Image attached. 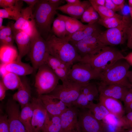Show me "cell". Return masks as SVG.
Instances as JSON below:
<instances>
[{
	"label": "cell",
	"mask_w": 132,
	"mask_h": 132,
	"mask_svg": "<svg viewBox=\"0 0 132 132\" xmlns=\"http://www.w3.org/2000/svg\"></svg>",
	"instance_id": "6125c7cd"
},
{
	"label": "cell",
	"mask_w": 132,
	"mask_h": 132,
	"mask_svg": "<svg viewBox=\"0 0 132 132\" xmlns=\"http://www.w3.org/2000/svg\"><path fill=\"white\" fill-rule=\"evenodd\" d=\"M6 64L1 63L0 64V75L2 77L9 72L7 70L6 68Z\"/></svg>",
	"instance_id": "bcb514c9"
},
{
	"label": "cell",
	"mask_w": 132,
	"mask_h": 132,
	"mask_svg": "<svg viewBox=\"0 0 132 132\" xmlns=\"http://www.w3.org/2000/svg\"><path fill=\"white\" fill-rule=\"evenodd\" d=\"M32 10L29 6L22 9L21 16L11 25L13 32L23 31L29 27L36 26Z\"/></svg>",
	"instance_id": "e0dca14e"
},
{
	"label": "cell",
	"mask_w": 132,
	"mask_h": 132,
	"mask_svg": "<svg viewBox=\"0 0 132 132\" xmlns=\"http://www.w3.org/2000/svg\"><path fill=\"white\" fill-rule=\"evenodd\" d=\"M124 58V56L119 50L111 46H106L98 53L81 58L80 61L89 64L101 72Z\"/></svg>",
	"instance_id": "277c9868"
},
{
	"label": "cell",
	"mask_w": 132,
	"mask_h": 132,
	"mask_svg": "<svg viewBox=\"0 0 132 132\" xmlns=\"http://www.w3.org/2000/svg\"><path fill=\"white\" fill-rule=\"evenodd\" d=\"M96 5L101 6H105V0H90Z\"/></svg>",
	"instance_id": "f5cc1de1"
},
{
	"label": "cell",
	"mask_w": 132,
	"mask_h": 132,
	"mask_svg": "<svg viewBox=\"0 0 132 132\" xmlns=\"http://www.w3.org/2000/svg\"><path fill=\"white\" fill-rule=\"evenodd\" d=\"M105 6L115 12L121 10L120 8L115 4L112 0H105Z\"/></svg>",
	"instance_id": "b9f144b4"
},
{
	"label": "cell",
	"mask_w": 132,
	"mask_h": 132,
	"mask_svg": "<svg viewBox=\"0 0 132 132\" xmlns=\"http://www.w3.org/2000/svg\"><path fill=\"white\" fill-rule=\"evenodd\" d=\"M3 19V18H0V29H2L4 26L2 25Z\"/></svg>",
	"instance_id": "6f0895ef"
},
{
	"label": "cell",
	"mask_w": 132,
	"mask_h": 132,
	"mask_svg": "<svg viewBox=\"0 0 132 132\" xmlns=\"http://www.w3.org/2000/svg\"><path fill=\"white\" fill-rule=\"evenodd\" d=\"M31 38L29 55L34 69V72L45 63L49 54L47 52L46 40L38 32Z\"/></svg>",
	"instance_id": "9c48e42d"
},
{
	"label": "cell",
	"mask_w": 132,
	"mask_h": 132,
	"mask_svg": "<svg viewBox=\"0 0 132 132\" xmlns=\"http://www.w3.org/2000/svg\"><path fill=\"white\" fill-rule=\"evenodd\" d=\"M2 77L1 80L7 90L18 89L21 82L19 76L11 72H8Z\"/></svg>",
	"instance_id": "1f68e13d"
},
{
	"label": "cell",
	"mask_w": 132,
	"mask_h": 132,
	"mask_svg": "<svg viewBox=\"0 0 132 132\" xmlns=\"http://www.w3.org/2000/svg\"><path fill=\"white\" fill-rule=\"evenodd\" d=\"M100 72L89 64L79 61L72 66L68 79L82 84L90 82L92 80L99 79Z\"/></svg>",
	"instance_id": "ba28073f"
},
{
	"label": "cell",
	"mask_w": 132,
	"mask_h": 132,
	"mask_svg": "<svg viewBox=\"0 0 132 132\" xmlns=\"http://www.w3.org/2000/svg\"><path fill=\"white\" fill-rule=\"evenodd\" d=\"M132 101V88H130L124 98L123 102L124 107H126Z\"/></svg>",
	"instance_id": "ee69618b"
},
{
	"label": "cell",
	"mask_w": 132,
	"mask_h": 132,
	"mask_svg": "<svg viewBox=\"0 0 132 132\" xmlns=\"http://www.w3.org/2000/svg\"><path fill=\"white\" fill-rule=\"evenodd\" d=\"M47 51L50 55L71 66L81 57L66 37L63 38L50 34L46 40Z\"/></svg>",
	"instance_id": "6da1fadb"
},
{
	"label": "cell",
	"mask_w": 132,
	"mask_h": 132,
	"mask_svg": "<svg viewBox=\"0 0 132 132\" xmlns=\"http://www.w3.org/2000/svg\"><path fill=\"white\" fill-rule=\"evenodd\" d=\"M118 132H132V128L122 130Z\"/></svg>",
	"instance_id": "9f6ffc18"
},
{
	"label": "cell",
	"mask_w": 132,
	"mask_h": 132,
	"mask_svg": "<svg viewBox=\"0 0 132 132\" xmlns=\"http://www.w3.org/2000/svg\"><path fill=\"white\" fill-rule=\"evenodd\" d=\"M6 111L10 132H28L20 119L19 105L15 101L12 99L8 101Z\"/></svg>",
	"instance_id": "8fae6325"
},
{
	"label": "cell",
	"mask_w": 132,
	"mask_h": 132,
	"mask_svg": "<svg viewBox=\"0 0 132 132\" xmlns=\"http://www.w3.org/2000/svg\"><path fill=\"white\" fill-rule=\"evenodd\" d=\"M39 0H23L22 1L25 2L33 9L34 6L36 5Z\"/></svg>",
	"instance_id": "7dc6e473"
},
{
	"label": "cell",
	"mask_w": 132,
	"mask_h": 132,
	"mask_svg": "<svg viewBox=\"0 0 132 132\" xmlns=\"http://www.w3.org/2000/svg\"><path fill=\"white\" fill-rule=\"evenodd\" d=\"M127 46L132 50V23L128 29L127 32Z\"/></svg>",
	"instance_id": "7bdbcfd3"
},
{
	"label": "cell",
	"mask_w": 132,
	"mask_h": 132,
	"mask_svg": "<svg viewBox=\"0 0 132 132\" xmlns=\"http://www.w3.org/2000/svg\"><path fill=\"white\" fill-rule=\"evenodd\" d=\"M69 42L75 48L81 58L86 56L95 55L99 52L104 48L97 47L87 43L82 40Z\"/></svg>",
	"instance_id": "603a6c76"
},
{
	"label": "cell",
	"mask_w": 132,
	"mask_h": 132,
	"mask_svg": "<svg viewBox=\"0 0 132 132\" xmlns=\"http://www.w3.org/2000/svg\"><path fill=\"white\" fill-rule=\"evenodd\" d=\"M18 56V53L13 45L0 46V59L1 63H10L16 60Z\"/></svg>",
	"instance_id": "d4e9b609"
},
{
	"label": "cell",
	"mask_w": 132,
	"mask_h": 132,
	"mask_svg": "<svg viewBox=\"0 0 132 132\" xmlns=\"http://www.w3.org/2000/svg\"><path fill=\"white\" fill-rule=\"evenodd\" d=\"M59 7L50 3L48 0H39L36 5L33 13L36 26L40 35L46 39L51 32V25Z\"/></svg>",
	"instance_id": "7a4b0ae2"
},
{
	"label": "cell",
	"mask_w": 132,
	"mask_h": 132,
	"mask_svg": "<svg viewBox=\"0 0 132 132\" xmlns=\"http://www.w3.org/2000/svg\"><path fill=\"white\" fill-rule=\"evenodd\" d=\"M128 2L129 7L132 8V0H128Z\"/></svg>",
	"instance_id": "680465c9"
},
{
	"label": "cell",
	"mask_w": 132,
	"mask_h": 132,
	"mask_svg": "<svg viewBox=\"0 0 132 132\" xmlns=\"http://www.w3.org/2000/svg\"><path fill=\"white\" fill-rule=\"evenodd\" d=\"M130 66L124 59L118 60L100 72L99 78L100 82L117 85L129 88H132L127 77Z\"/></svg>",
	"instance_id": "3957f363"
},
{
	"label": "cell",
	"mask_w": 132,
	"mask_h": 132,
	"mask_svg": "<svg viewBox=\"0 0 132 132\" xmlns=\"http://www.w3.org/2000/svg\"><path fill=\"white\" fill-rule=\"evenodd\" d=\"M0 132H10L8 117L6 114L0 115Z\"/></svg>",
	"instance_id": "ab89813d"
},
{
	"label": "cell",
	"mask_w": 132,
	"mask_h": 132,
	"mask_svg": "<svg viewBox=\"0 0 132 132\" xmlns=\"http://www.w3.org/2000/svg\"><path fill=\"white\" fill-rule=\"evenodd\" d=\"M98 88L94 83L90 82L82 87L79 96L87 99L89 102H93L99 95Z\"/></svg>",
	"instance_id": "4dcf8cb0"
},
{
	"label": "cell",
	"mask_w": 132,
	"mask_h": 132,
	"mask_svg": "<svg viewBox=\"0 0 132 132\" xmlns=\"http://www.w3.org/2000/svg\"><path fill=\"white\" fill-rule=\"evenodd\" d=\"M18 0H0V6L3 9L7 8L14 5Z\"/></svg>",
	"instance_id": "60d3db41"
},
{
	"label": "cell",
	"mask_w": 132,
	"mask_h": 132,
	"mask_svg": "<svg viewBox=\"0 0 132 132\" xmlns=\"http://www.w3.org/2000/svg\"><path fill=\"white\" fill-rule=\"evenodd\" d=\"M124 17L123 22L118 26L99 33V39L105 45L114 46L122 44L125 43L127 40L128 29L132 23L128 17Z\"/></svg>",
	"instance_id": "52a82bcc"
},
{
	"label": "cell",
	"mask_w": 132,
	"mask_h": 132,
	"mask_svg": "<svg viewBox=\"0 0 132 132\" xmlns=\"http://www.w3.org/2000/svg\"><path fill=\"white\" fill-rule=\"evenodd\" d=\"M48 1L50 3L59 6L65 1V0H48Z\"/></svg>",
	"instance_id": "816d5d0a"
},
{
	"label": "cell",
	"mask_w": 132,
	"mask_h": 132,
	"mask_svg": "<svg viewBox=\"0 0 132 132\" xmlns=\"http://www.w3.org/2000/svg\"><path fill=\"white\" fill-rule=\"evenodd\" d=\"M124 17L122 18L112 17L102 19L100 18L97 23L108 29L116 27L121 24L124 20Z\"/></svg>",
	"instance_id": "d590c367"
},
{
	"label": "cell",
	"mask_w": 132,
	"mask_h": 132,
	"mask_svg": "<svg viewBox=\"0 0 132 132\" xmlns=\"http://www.w3.org/2000/svg\"><path fill=\"white\" fill-rule=\"evenodd\" d=\"M13 33L14 40L17 44L18 50V58L21 59L29 53L31 38L29 35L21 31L13 32Z\"/></svg>",
	"instance_id": "ffe728a7"
},
{
	"label": "cell",
	"mask_w": 132,
	"mask_h": 132,
	"mask_svg": "<svg viewBox=\"0 0 132 132\" xmlns=\"http://www.w3.org/2000/svg\"><path fill=\"white\" fill-rule=\"evenodd\" d=\"M62 83V84L58 85L52 91L47 94L53 98L61 101L68 107H71L78 99L82 87L85 84L68 79Z\"/></svg>",
	"instance_id": "5b68a950"
},
{
	"label": "cell",
	"mask_w": 132,
	"mask_h": 132,
	"mask_svg": "<svg viewBox=\"0 0 132 132\" xmlns=\"http://www.w3.org/2000/svg\"><path fill=\"white\" fill-rule=\"evenodd\" d=\"M130 13L131 17L132 18V8L129 7Z\"/></svg>",
	"instance_id": "91938a15"
},
{
	"label": "cell",
	"mask_w": 132,
	"mask_h": 132,
	"mask_svg": "<svg viewBox=\"0 0 132 132\" xmlns=\"http://www.w3.org/2000/svg\"><path fill=\"white\" fill-rule=\"evenodd\" d=\"M13 100L17 102L21 108L30 102L31 99V89L29 83L25 78L21 79L17 91L12 96Z\"/></svg>",
	"instance_id": "d6986e66"
},
{
	"label": "cell",
	"mask_w": 132,
	"mask_h": 132,
	"mask_svg": "<svg viewBox=\"0 0 132 132\" xmlns=\"http://www.w3.org/2000/svg\"><path fill=\"white\" fill-rule=\"evenodd\" d=\"M31 102L33 109L31 122L33 131L40 132L43 128L48 112L38 97L32 98Z\"/></svg>",
	"instance_id": "7c38bea8"
},
{
	"label": "cell",
	"mask_w": 132,
	"mask_h": 132,
	"mask_svg": "<svg viewBox=\"0 0 132 132\" xmlns=\"http://www.w3.org/2000/svg\"><path fill=\"white\" fill-rule=\"evenodd\" d=\"M91 5L97 12L100 18L102 19L112 17L122 18L123 16L119 15L113 11L108 9L105 6L98 5L89 0Z\"/></svg>",
	"instance_id": "e575fe53"
},
{
	"label": "cell",
	"mask_w": 132,
	"mask_h": 132,
	"mask_svg": "<svg viewBox=\"0 0 132 132\" xmlns=\"http://www.w3.org/2000/svg\"><path fill=\"white\" fill-rule=\"evenodd\" d=\"M51 32L59 38H64L67 36L65 23L62 15L57 14V16L53 23Z\"/></svg>",
	"instance_id": "83f0119b"
},
{
	"label": "cell",
	"mask_w": 132,
	"mask_h": 132,
	"mask_svg": "<svg viewBox=\"0 0 132 132\" xmlns=\"http://www.w3.org/2000/svg\"><path fill=\"white\" fill-rule=\"evenodd\" d=\"M6 68L8 72L13 73L19 76H25L34 72L32 66L22 62L21 59L18 57L14 61L7 64Z\"/></svg>",
	"instance_id": "7402d4cb"
},
{
	"label": "cell",
	"mask_w": 132,
	"mask_h": 132,
	"mask_svg": "<svg viewBox=\"0 0 132 132\" xmlns=\"http://www.w3.org/2000/svg\"><path fill=\"white\" fill-rule=\"evenodd\" d=\"M58 77L46 63L38 69L35 77L34 86L38 95L47 94L58 85Z\"/></svg>",
	"instance_id": "8992f818"
},
{
	"label": "cell",
	"mask_w": 132,
	"mask_h": 132,
	"mask_svg": "<svg viewBox=\"0 0 132 132\" xmlns=\"http://www.w3.org/2000/svg\"><path fill=\"white\" fill-rule=\"evenodd\" d=\"M113 2L116 5L118 6L121 10L125 6V1L124 0H112Z\"/></svg>",
	"instance_id": "c3c4849f"
},
{
	"label": "cell",
	"mask_w": 132,
	"mask_h": 132,
	"mask_svg": "<svg viewBox=\"0 0 132 132\" xmlns=\"http://www.w3.org/2000/svg\"><path fill=\"white\" fill-rule=\"evenodd\" d=\"M67 4L71 5H76L80 4L82 1L79 0H65Z\"/></svg>",
	"instance_id": "681fc988"
},
{
	"label": "cell",
	"mask_w": 132,
	"mask_h": 132,
	"mask_svg": "<svg viewBox=\"0 0 132 132\" xmlns=\"http://www.w3.org/2000/svg\"><path fill=\"white\" fill-rule=\"evenodd\" d=\"M91 5L89 0H84L78 5H71L66 4L60 6L57 10L68 14L71 17L78 19H81L84 11Z\"/></svg>",
	"instance_id": "44dd1931"
},
{
	"label": "cell",
	"mask_w": 132,
	"mask_h": 132,
	"mask_svg": "<svg viewBox=\"0 0 132 132\" xmlns=\"http://www.w3.org/2000/svg\"><path fill=\"white\" fill-rule=\"evenodd\" d=\"M99 31L97 23L88 24L83 29L66 37L69 42L78 41L82 40L86 37Z\"/></svg>",
	"instance_id": "cb8c5ba5"
},
{
	"label": "cell",
	"mask_w": 132,
	"mask_h": 132,
	"mask_svg": "<svg viewBox=\"0 0 132 132\" xmlns=\"http://www.w3.org/2000/svg\"><path fill=\"white\" fill-rule=\"evenodd\" d=\"M100 31H98L91 35L86 37L82 40L85 43L102 48L106 46L99 40L98 36Z\"/></svg>",
	"instance_id": "8d00e7d4"
},
{
	"label": "cell",
	"mask_w": 132,
	"mask_h": 132,
	"mask_svg": "<svg viewBox=\"0 0 132 132\" xmlns=\"http://www.w3.org/2000/svg\"><path fill=\"white\" fill-rule=\"evenodd\" d=\"M33 114L31 102L22 108L20 113V119L28 132H33L31 125Z\"/></svg>",
	"instance_id": "f1b7e54d"
},
{
	"label": "cell",
	"mask_w": 132,
	"mask_h": 132,
	"mask_svg": "<svg viewBox=\"0 0 132 132\" xmlns=\"http://www.w3.org/2000/svg\"><path fill=\"white\" fill-rule=\"evenodd\" d=\"M92 8L93 7L91 5L84 12L81 18L82 22L87 23L88 24H94L92 20Z\"/></svg>",
	"instance_id": "f35d334b"
},
{
	"label": "cell",
	"mask_w": 132,
	"mask_h": 132,
	"mask_svg": "<svg viewBox=\"0 0 132 132\" xmlns=\"http://www.w3.org/2000/svg\"><path fill=\"white\" fill-rule=\"evenodd\" d=\"M127 77L129 81L132 85V70L129 71Z\"/></svg>",
	"instance_id": "11a10c76"
},
{
	"label": "cell",
	"mask_w": 132,
	"mask_h": 132,
	"mask_svg": "<svg viewBox=\"0 0 132 132\" xmlns=\"http://www.w3.org/2000/svg\"><path fill=\"white\" fill-rule=\"evenodd\" d=\"M22 0H18L13 6L7 8L0 9V18L16 21L21 16Z\"/></svg>",
	"instance_id": "484cf974"
},
{
	"label": "cell",
	"mask_w": 132,
	"mask_h": 132,
	"mask_svg": "<svg viewBox=\"0 0 132 132\" xmlns=\"http://www.w3.org/2000/svg\"><path fill=\"white\" fill-rule=\"evenodd\" d=\"M78 125L79 132L108 131L107 125L97 119L87 109H79Z\"/></svg>",
	"instance_id": "30bf717a"
},
{
	"label": "cell",
	"mask_w": 132,
	"mask_h": 132,
	"mask_svg": "<svg viewBox=\"0 0 132 132\" xmlns=\"http://www.w3.org/2000/svg\"><path fill=\"white\" fill-rule=\"evenodd\" d=\"M45 63L51 69L62 82L68 80L69 72L72 66L49 54Z\"/></svg>",
	"instance_id": "5bb4252c"
},
{
	"label": "cell",
	"mask_w": 132,
	"mask_h": 132,
	"mask_svg": "<svg viewBox=\"0 0 132 132\" xmlns=\"http://www.w3.org/2000/svg\"><path fill=\"white\" fill-rule=\"evenodd\" d=\"M79 109L72 106L67 109L60 116V132H79L78 125Z\"/></svg>",
	"instance_id": "4fadbf2b"
},
{
	"label": "cell",
	"mask_w": 132,
	"mask_h": 132,
	"mask_svg": "<svg viewBox=\"0 0 132 132\" xmlns=\"http://www.w3.org/2000/svg\"><path fill=\"white\" fill-rule=\"evenodd\" d=\"M62 16L65 21L67 32V36L81 30L87 25L83 24L78 19L70 17L63 15Z\"/></svg>",
	"instance_id": "f546056e"
},
{
	"label": "cell",
	"mask_w": 132,
	"mask_h": 132,
	"mask_svg": "<svg viewBox=\"0 0 132 132\" xmlns=\"http://www.w3.org/2000/svg\"><path fill=\"white\" fill-rule=\"evenodd\" d=\"M61 129L60 116L52 115L48 113L43 128L41 132H60Z\"/></svg>",
	"instance_id": "4316f807"
},
{
	"label": "cell",
	"mask_w": 132,
	"mask_h": 132,
	"mask_svg": "<svg viewBox=\"0 0 132 132\" xmlns=\"http://www.w3.org/2000/svg\"><path fill=\"white\" fill-rule=\"evenodd\" d=\"M47 112L53 116H60L68 108L61 101L52 98L47 94L38 95Z\"/></svg>",
	"instance_id": "2e32d148"
},
{
	"label": "cell",
	"mask_w": 132,
	"mask_h": 132,
	"mask_svg": "<svg viewBox=\"0 0 132 132\" xmlns=\"http://www.w3.org/2000/svg\"><path fill=\"white\" fill-rule=\"evenodd\" d=\"M99 102L107 109L110 114L118 119L125 115L124 107L120 100L112 98L99 94Z\"/></svg>",
	"instance_id": "ac0fdd59"
},
{
	"label": "cell",
	"mask_w": 132,
	"mask_h": 132,
	"mask_svg": "<svg viewBox=\"0 0 132 132\" xmlns=\"http://www.w3.org/2000/svg\"><path fill=\"white\" fill-rule=\"evenodd\" d=\"M125 113L126 114L132 111V101L124 107Z\"/></svg>",
	"instance_id": "db71d44e"
},
{
	"label": "cell",
	"mask_w": 132,
	"mask_h": 132,
	"mask_svg": "<svg viewBox=\"0 0 132 132\" xmlns=\"http://www.w3.org/2000/svg\"><path fill=\"white\" fill-rule=\"evenodd\" d=\"M110 132V131H101V132Z\"/></svg>",
	"instance_id": "94428289"
},
{
	"label": "cell",
	"mask_w": 132,
	"mask_h": 132,
	"mask_svg": "<svg viewBox=\"0 0 132 132\" xmlns=\"http://www.w3.org/2000/svg\"><path fill=\"white\" fill-rule=\"evenodd\" d=\"M119 119L123 129L132 128V111L126 113Z\"/></svg>",
	"instance_id": "74e56055"
},
{
	"label": "cell",
	"mask_w": 132,
	"mask_h": 132,
	"mask_svg": "<svg viewBox=\"0 0 132 132\" xmlns=\"http://www.w3.org/2000/svg\"><path fill=\"white\" fill-rule=\"evenodd\" d=\"M14 40V36L11 26L8 25L4 26L0 29V46L13 45Z\"/></svg>",
	"instance_id": "836d02e7"
},
{
	"label": "cell",
	"mask_w": 132,
	"mask_h": 132,
	"mask_svg": "<svg viewBox=\"0 0 132 132\" xmlns=\"http://www.w3.org/2000/svg\"><path fill=\"white\" fill-rule=\"evenodd\" d=\"M7 90L1 80L0 81V100L2 101L5 98L6 92Z\"/></svg>",
	"instance_id": "f6af8a7d"
},
{
	"label": "cell",
	"mask_w": 132,
	"mask_h": 132,
	"mask_svg": "<svg viewBox=\"0 0 132 132\" xmlns=\"http://www.w3.org/2000/svg\"><path fill=\"white\" fill-rule=\"evenodd\" d=\"M98 89L99 95L111 97L123 101L129 88L120 85L107 84L100 82Z\"/></svg>",
	"instance_id": "9a60e30c"
},
{
	"label": "cell",
	"mask_w": 132,
	"mask_h": 132,
	"mask_svg": "<svg viewBox=\"0 0 132 132\" xmlns=\"http://www.w3.org/2000/svg\"><path fill=\"white\" fill-rule=\"evenodd\" d=\"M130 65L132 66V52L124 56V59Z\"/></svg>",
	"instance_id": "f907efd6"
},
{
	"label": "cell",
	"mask_w": 132,
	"mask_h": 132,
	"mask_svg": "<svg viewBox=\"0 0 132 132\" xmlns=\"http://www.w3.org/2000/svg\"><path fill=\"white\" fill-rule=\"evenodd\" d=\"M88 109L94 117L97 120L101 121L110 114L106 108L99 102L96 104L91 102Z\"/></svg>",
	"instance_id": "d6a6232c"
}]
</instances>
